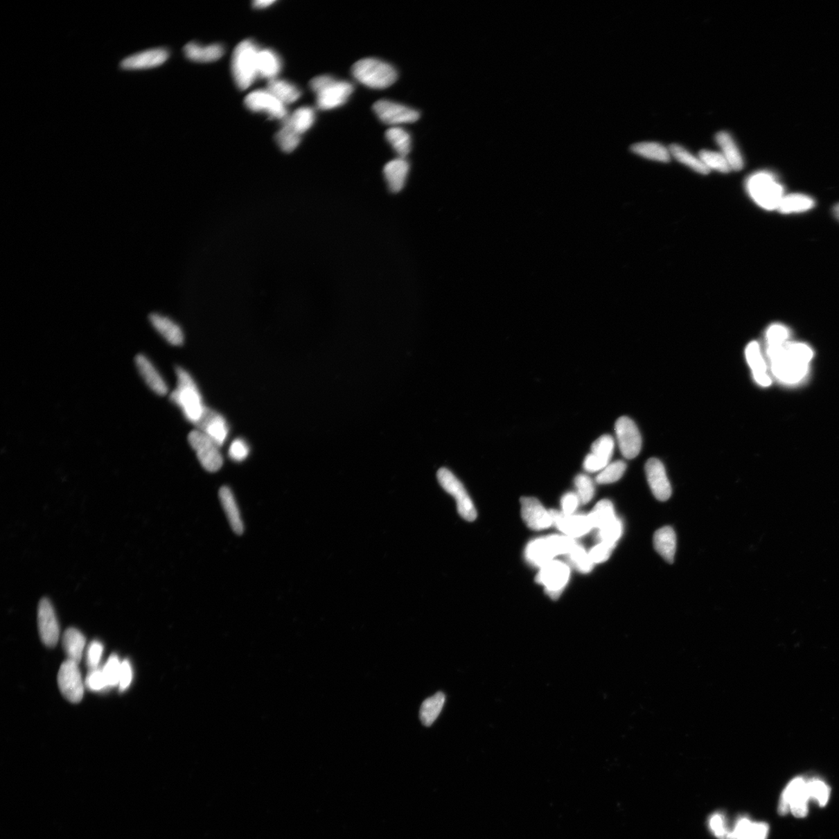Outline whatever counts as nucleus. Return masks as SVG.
<instances>
[{"label":"nucleus","instance_id":"1","mask_svg":"<svg viewBox=\"0 0 839 839\" xmlns=\"http://www.w3.org/2000/svg\"><path fill=\"white\" fill-rule=\"evenodd\" d=\"M767 356L774 376L781 382L794 385L808 374L813 353L809 345L787 342L782 345L767 346Z\"/></svg>","mask_w":839,"mask_h":839},{"label":"nucleus","instance_id":"2","mask_svg":"<svg viewBox=\"0 0 839 839\" xmlns=\"http://www.w3.org/2000/svg\"><path fill=\"white\" fill-rule=\"evenodd\" d=\"M177 387L170 395V400L182 409L186 419L196 425L206 407L193 378L181 367L176 369Z\"/></svg>","mask_w":839,"mask_h":839},{"label":"nucleus","instance_id":"3","mask_svg":"<svg viewBox=\"0 0 839 839\" xmlns=\"http://www.w3.org/2000/svg\"><path fill=\"white\" fill-rule=\"evenodd\" d=\"M310 88L317 95V106L324 111L332 110L347 103L355 89L351 82L328 75L313 78L310 81Z\"/></svg>","mask_w":839,"mask_h":839},{"label":"nucleus","instance_id":"4","mask_svg":"<svg viewBox=\"0 0 839 839\" xmlns=\"http://www.w3.org/2000/svg\"><path fill=\"white\" fill-rule=\"evenodd\" d=\"M748 193L762 209L777 210L784 197V188L776 177L768 171L755 173L746 182Z\"/></svg>","mask_w":839,"mask_h":839},{"label":"nucleus","instance_id":"5","mask_svg":"<svg viewBox=\"0 0 839 839\" xmlns=\"http://www.w3.org/2000/svg\"><path fill=\"white\" fill-rule=\"evenodd\" d=\"M351 73L364 86L376 89L391 87L398 78V73L392 65L374 58L356 62L351 68Z\"/></svg>","mask_w":839,"mask_h":839},{"label":"nucleus","instance_id":"6","mask_svg":"<svg viewBox=\"0 0 839 839\" xmlns=\"http://www.w3.org/2000/svg\"><path fill=\"white\" fill-rule=\"evenodd\" d=\"M259 49L252 40L240 42L234 50L232 57V73L236 85L245 89L253 85L258 76V55Z\"/></svg>","mask_w":839,"mask_h":839},{"label":"nucleus","instance_id":"7","mask_svg":"<svg viewBox=\"0 0 839 839\" xmlns=\"http://www.w3.org/2000/svg\"><path fill=\"white\" fill-rule=\"evenodd\" d=\"M576 542L567 536H550L540 538L528 544L525 549L527 560L540 568L554 560L556 556L568 554Z\"/></svg>","mask_w":839,"mask_h":839},{"label":"nucleus","instance_id":"8","mask_svg":"<svg viewBox=\"0 0 839 839\" xmlns=\"http://www.w3.org/2000/svg\"><path fill=\"white\" fill-rule=\"evenodd\" d=\"M809 800L806 780L803 777L794 778L780 797L778 812L780 815L791 812L794 817L804 818L809 815Z\"/></svg>","mask_w":839,"mask_h":839},{"label":"nucleus","instance_id":"9","mask_svg":"<svg viewBox=\"0 0 839 839\" xmlns=\"http://www.w3.org/2000/svg\"><path fill=\"white\" fill-rule=\"evenodd\" d=\"M437 478L441 488L456 499L460 516L468 522L475 520L477 517L475 506L457 477L450 470L441 468L438 471Z\"/></svg>","mask_w":839,"mask_h":839},{"label":"nucleus","instance_id":"10","mask_svg":"<svg viewBox=\"0 0 839 839\" xmlns=\"http://www.w3.org/2000/svg\"><path fill=\"white\" fill-rule=\"evenodd\" d=\"M188 443L196 452L197 457L204 470L215 473L222 468L223 458L220 446L206 434L200 430L191 432L188 435Z\"/></svg>","mask_w":839,"mask_h":839},{"label":"nucleus","instance_id":"11","mask_svg":"<svg viewBox=\"0 0 839 839\" xmlns=\"http://www.w3.org/2000/svg\"><path fill=\"white\" fill-rule=\"evenodd\" d=\"M569 568L565 563L552 560L540 568L536 581L545 587L550 598L558 599L569 579Z\"/></svg>","mask_w":839,"mask_h":839},{"label":"nucleus","instance_id":"12","mask_svg":"<svg viewBox=\"0 0 839 839\" xmlns=\"http://www.w3.org/2000/svg\"><path fill=\"white\" fill-rule=\"evenodd\" d=\"M79 664L67 660L64 662L58 673V685L62 695L72 703H78L85 695V685H83Z\"/></svg>","mask_w":839,"mask_h":839},{"label":"nucleus","instance_id":"13","mask_svg":"<svg viewBox=\"0 0 839 839\" xmlns=\"http://www.w3.org/2000/svg\"><path fill=\"white\" fill-rule=\"evenodd\" d=\"M373 111L382 123L394 125L416 123L420 113L414 109L387 100L376 102Z\"/></svg>","mask_w":839,"mask_h":839},{"label":"nucleus","instance_id":"14","mask_svg":"<svg viewBox=\"0 0 839 839\" xmlns=\"http://www.w3.org/2000/svg\"><path fill=\"white\" fill-rule=\"evenodd\" d=\"M616 434L621 452L626 459H632L642 450V439L635 423L627 417H621L616 423Z\"/></svg>","mask_w":839,"mask_h":839},{"label":"nucleus","instance_id":"15","mask_svg":"<svg viewBox=\"0 0 839 839\" xmlns=\"http://www.w3.org/2000/svg\"><path fill=\"white\" fill-rule=\"evenodd\" d=\"M37 626L42 643L48 648H54L60 636V624L54 607L46 598L42 599L38 605Z\"/></svg>","mask_w":839,"mask_h":839},{"label":"nucleus","instance_id":"16","mask_svg":"<svg viewBox=\"0 0 839 839\" xmlns=\"http://www.w3.org/2000/svg\"><path fill=\"white\" fill-rule=\"evenodd\" d=\"M246 107L254 112H263L269 117L276 119L287 118L285 105L266 89H258L248 94L245 98Z\"/></svg>","mask_w":839,"mask_h":839},{"label":"nucleus","instance_id":"17","mask_svg":"<svg viewBox=\"0 0 839 839\" xmlns=\"http://www.w3.org/2000/svg\"><path fill=\"white\" fill-rule=\"evenodd\" d=\"M198 430L206 434L220 447L227 439L229 427L225 418L220 413L206 407L200 421L195 425Z\"/></svg>","mask_w":839,"mask_h":839},{"label":"nucleus","instance_id":"18","mask_svg":"<svg viewBox=\"0 0 839 839\" xmlns=\"http://www.w3.org/2000/svg\"><path fill=\"white\" fill-rule=\"evenodd\" d=\"M549 512L555 527L572 539L585 536L593 529L588 515H568L555 510H551Z\"/></svg>","mask_w":839,"mask_h":839},{"label":"nucleus","instance_id":"19","mask_svg":"<svg viewBox=\"0 0 839 839\" xmlns=\"http://www.w3.org/2000/svg\"><path fill=\"white\" fill-rule=\"evenodd\" d=\"M521 505L523 520L530 529L540 531L554 524L550 512L536 498L522 497Z\"/></svg>","mask_w":839,"mask_h":839},{"label":"nucleus","instance_id":"20","mask_svg":"<svg viewBox=\"0 0 839 839\" xmlns=\"http://www.w3.org/2000/svg\"><path fill=\"white\" fill-rule=\"evenodd\" d=\"M646 475L653 495L661 502L667 501L671 488L664 465L657 459H651L645 466Z\"/></svg>","mask_w":839,"mask_h":839},{"label":"nucleus","instance_id":"21","mask_svg":"<svg viewBox=\"0 0 839 839\" xmlns=\"http://www.w3.org/2000/svg\"><path fill=\"white\" fill-rule=\"evenodd\" d=\"M168 51L165 48H153L144 51L129 57L121 62L125 69H145L161 66L169 58Z\"/></svg>","mask_w":839,"mask_h":839},{"label":"nucleus","instance_id":"22","mask_svg":"<svg viewBox=\"0 0 839 839\" xmlns=\"http://www.w3.org/2000/svg\"><path fill=\"white\" fill-rule=\"evenodd\" d=\"M745 356L748 366L752 371L755 382L761 387L770 386L772 380L768 375L766 364L762 357L759 344L757 342L748 344L745 350Z\"/></svg>","mask_w":839,"mask_h":839},{"label":"nucleus","instance_id":"23","mask_svg":"<svg viewBox=\"0 0 839 839\" xmlns=\"http://www.w3.org/2000/svg\"><path fill=\"white\" fill-rule=\"evenodd\" d=\"M409 171V164L405 158L398 157L386 164L383 174L390 191L398 193L405 187Z\"/></svg>","mask_w":839,"mask_h":839},{"label":"nucleus","instance_id":"24","mask_svg":"<svg viewBox=\"0 0 839 839\" xmlns=\"http://www.w3.org/2000/svg\"><path fill=\"white\" fill-rule=\"evenodd\" d=\"M136 363L139 373L148 387L159 396L168 392V385L152 363L143 355H139Z\"/></svg>","mask_w":839,"mask_h":839},{"label":"nucleus","instance_id":"25","mask_svg":"<svg viewBox=\"0 0 839 839\" xmlns=\"http://www.w3.org/2000/svg\"><path fill=\"white\" fill-rule=\"evenodd\" d=\"M186 57L191 61L197 62H211L221 59L225 48L220 44H213L203 46L196 42L186 44L184 48Z\"/></svg>","mask_w":839,"mask_h":839},{"label":"nucleus","instance_id":"26","mask_svg":"<svg viewBox=\"0 0 839 839\" xmlns=\"http://www.w3.org/2000/svg\"><path fill=\"white\" fill-rule=\"evenodd\" d=\"M150 320L154 328L166 341L174 346H181L184 342V335L181 326L168 317L152 313Z\"/></svg>","mask_w":839,"mask_h":839},{"label":"nucleus","instance_id":"27","mask_svg":"<svg viewBox=\"0 0 839 839\" xmlns=\"http://www.w3.org/2000/svg\"><path fill=\"white\" fill-rule=\"evenodd\" d=\"M219 495L230 527L236 534L241 535L245 530V527H243L238 505L236 502L232 491L227 486H223L220 491Z\"/></svg>","mask_w":839,"mask_h":839},{"label":"nucleus","instance_id":"28","mask_svg":"<svg viewBox=\"0 0 839 839\" xmlns=\"http://www.w3.org/2000/svg\"><path fill=\"white\" fill-rule=\"evenodd\" d=\"M283 69L279 55L271 49H260L258 55V73L260 78L269 80L276 79Z\"/></svg>","mask_w":839,"mask_h":839},{"label":"nucleus","instance_id":"29","mask_svg":"<svg viewBox=\"0 0 839 839\" xmlns=\"http://www.w3.org/2000/svg\"><path fill=\"white\" fill-rule=\"evenodd\" d=\"M86 646V638L76 628H69L63 634L62 646L67 660L79 664Z\"/></svg>","mask_w":839,"mask_h":839},{"label":"nucleus","instance_id":"30","mask_svg":"<svg viewBox=\"0 0 839 839\" xmlns=\"http://www.w3.org/2000/svg\"><path fill=\"white\" fill-rule=\"evenodd\" d=\"M716 141L721 149V153L727 159L732 170L739 171L744 166V160L731 134L726 132L716 134Z\"/></svg>","mask_w":839,"mask_h":839},{"label":"nucleus","instance_id":"31","mask_svg":"<svg viewBox=\"0 0 839 839\" xmlns=\"http://www.w3.org/2000/svg\"><path fill=\"white\" fill-rule=\"evenodd\" d=\"M654 545L657 552L669 563L674 562L676 552V536L671 527L658 529L654 536Z\"/></svg>","mask_w":839,"mask_h":839},{"label":"nucleus","instance_id":"32","mask_svg":"<svg viewBox=\"0 0 839 839\" xmlns=\"http://www.w3.org/2000/svg\"><path fill=\"white\" fill-rule=\"evenodd\" d=\"M267 89L275 98L283 102L284 105L294 103L302 95V92H301L298 87L289 81L283 80L274 79L269 80Z\"/></svg>","mask_w":839,"mask_h":839},{"label":"nucleus","instance_id":"33","mask_svg":"<svg viewBox=\"0 0 839 839\" xmlns=\"http://www.w3.org/2000/svg\"><path fill=\"white\" fill-rule=\"evenodd\" d=\"M815 206V202L809 195L791 194L784 195L777 211L783 214L805 213Z\"/></svg>","mask_w":839,"mask_h":839},{"label":"nucleus","instance_id":"34","mask_svg":"<svg viewBox=\"0 0 839 839\" xmlns=\"http://www.w3.org/2000/svg\"><path fill=\"white\" fill-rule=\"evenodd\" d=\"M445 702V696L441 691H439L423 702L420 709V719L423 725L426 727L433 725L443 710Z\"/></svg>","mask_w":839,"mask_h":839},{"label":"nucleus","instance_id":"35","mask_svg":"<svg viewBox=\"0 0 839 839\" xmlns=\"http://www.w3.org/2000/svg\"><path fill=\"white\" fill-rule=\"evenodd\" d=\"M316 114L315 109L310 107H303L297 109L291 116L284 119V123L290 126L298 134H302L308 131L315 124Z\"/></svg>","mask_w":839,"mask_h":839},{"label":"nucleus","instance_id":"36","mask_svg":"<svg viewBox=\"0 0 839 839\" xmlns=\"http://www.w3.org/2000/svg\"><path fill=\"white\" fill-rule=\"evenodd\" d=\"M386 139L396 154L405 158L412 151L411 134L400 127H392L386 132Z\"/></svg>","mask_w":839,"mask_h":839},{"label":"nucleus","instance_id":"37","mask_svg":"<svg viewBox=\"0 0 839 839\" xmlns=\"http://www.w3.org/2000/svg\"><path fill=\"white\" fill-rule=\"evenodd\" d=\"M631 150L636 154L655 161L668 163L671 158L669 150L657 143H639L631 147Z\"/></svg>","mask_w":839,"mask_h":839},{"label":"nucleus","instance_id":"38","mask_svg":"<svg viewBox=\"0 0 839 839\" xmlns=\"http://www.w3.org/2000/svg\"><path fill=\"white\" fill-rule=\"evenodd\" d=\"M669 151L671 155L678 160V162L687 166L691 170L699 173L701 175H708L710 170L704 164L700 157H696L691 154L684 147L673 144L670 146Z\"/></svg>","mask_w":839,"mask_h":839},{"label":"nucleus","instance_id":"39","mask_svg":"<svg viewBox=\"0 0 839 839\" xmlns=\"http://www.w3.org/2000/svg\"><path fill=\"white\" fill-rule=\"evenodd\" d=\"M593 529H600L617 518L613 504L608 500L599 502L588 515Z\"/></svg>","mask_w":839,"mask_h":839},{"label":"nucleus","instance_id":"40","mask_svg":"<svg viewBox=\"0 0 839 839\" xmlns=\"http://www.w3.org/2000/svg\"><path fill=\"white\" fill-rule=\"evenodd\" d=\"M709 829L717 839H732V824L723 812H715L708 819Z\"/></svg>","mask_w":839,"mask_h":839},{"label":"nucleus","instance_id":"41","mask_svg":"<svg viewBox=\"0 0 839 839\" xmlns=\"http://www.w3.org/2000/svg\"><path fill=\"white\" fill-rule=\"evenodd\" d=\"M615 448V441L610 435L601 436L592 445V454L605 466L610 464Z\"/></svg>","mask_w":839,"mask_h":839},{"label":"nucleus","instance_id":"42","mask_svg":"<svg viewBox=\"0 0 839 839\" xmlns=\"http://www.w3.org/2000/svg\"><path fill=\"white\" fill-rule=\"evenodd\" d=\"M810 800H815L820 806L827 805L830 796L831 788L823 780L813 778L806 780Z\"/></svg>","mask_w":839,"mask_h":839},{"label":"nucleus","instance_id":"43","mask_svg":"<svg viewBox=\"0 0 839 839\" xmlns=\"http://www.w3.org/2000/svg\"><path fill=\"white\" fill-rule=\"evenodd\" d=\"M275 139L281 150L285 152H292L297 148L301 142V136L291 129L290 126L283 124L278 132Z\"/></svg>","mask_w":839,"mask_h":839},{"label":"nucleus","instance_id":"44","mask_svg":"<svg viewBox=\"0 0 839 839\" xmlns=\"http://www.w3.org/2000/svg\"><path fill=\"white\" fill-rule=\"evenodd\" d=\"M567 555L573 566L577 568L580 572L586 574L592 572L594 563L589 554L580 544L576 543Z\"/></svg>","mask_w":839,"mask_h":839},{"label":"nucleus","instance_id":"45","mask_svg":"<svg viewBox=\"0 0 839 839\" xmlns=\"http://www.w3.org/2000/svg\"><path fill=\"white\" fill-rule=\"evenodd\" d=\"M699 157L709 170H715L725 174L732 170L731 166L721 152L702 150Z\"/></svg>","mask_w":839,"mask_h":839},{"label":"nucleus","instance_id":"46","mask_svg":"<svg viewBox=\"0 0 839 839\" xmlns=\"http://www.w3.org/2000/svg\"><path fill=\"white\" fill-rule=\"evenodd\" d=\"M626 469V465L623 461H617V462L610 463L599 472L597 477V482L600 484L617 482L624 476Z\"/></svg>","mask_w":839,"mask_h":839},{"label":"nucleus","instance_id":"47","mask_svg":"<svg viewBox=\"0 0 839 839\" xmlns=\"http://www.w3.org/2000/svg\"><path fill=\"white\" fill-rule=\"evenodd\" d=\"M623 534V523L617 517L614 520L608 523L599 529V537L601 542L617 546V542Z\"/></svg>","mask_w":839,"mask_h":839},{"label":"nucleus","instance_id":"48","mask_svg":"<svg viewBox=\"0 0 839 839\" xmlns=\"http://www.w3.org/2000/svg\"><path fill=\"white\" fill-rule=\"evenodd\" d=\"M121 667V662H120L119 657L116 655H113L108 658L103 669H102L108 688L118 687Z\"/></svg>","mask_w":839,"mask_h":839},{"label":"nucleus","instance_id":"49","mask_svg":"<svg viewBox=\"0 0 839 839\" xmlns=\"http://www.w3.org/2000/svg\"><path fill=\"white\" fill-rule=\"evenodd\" d=\"M574 484L581 503L585 504L591 502L594 494V486L591 478L585 474H580L575 478Z\"/></svg>","mask_w":839,"mask_h":839},{"label":"nucleus","instance_id":"50","mask_svg":"<svg viewBox=\"0 0 839 839\" xmlns=\"http://www.w3.org/2000/svg\"><path fill=\"white\" fill-rule=\"evenodd\" d=\"M789 330L782 324H773L766 331L767 346H779L788 342Z\"/></svg>","mask_w":839,"mask_h":839},{"label":"nucleus","instance_id":"51","mask_svg":"<svg viewBox=\"0 0 839 839\" xmlns=\"http://www.w3.org/2000/svg\"><path fill=\"white\" fill-rule=\"evenodd\" d=\"M249 454V447L245 440L237 439L234 440L229 447V458L235 461V462H242L245 460Z\"/></svg>","mask_w":839,"mask_h":839},{"label":"nucleus","instance_id":"52","mask_svg":"<svg viewBox=\"0 0 839 839\" xmlns=\"http://www.w3.org/2000/svg\"><path fill=\"white\" fill-rule=\"evenodd\" d=\"M103 652L104 646L100 642H93L89 644L87 651V664L89 669H98Z\"/></svg>","mask_w":839,"mask_h":839},{"label":"nucleus","instance_id":"53","mask_svg":"<svg viewBox=\"0 0 839 839\" xmlns=\"http://www.w3.org/2000/svg\"><path fill=\"white\" fill-rule=\"evenodd\" d=\"M86 687L91 691H100L108 688L103 671L91 670L86 678Z\"/></svg>","mask_w":839,"mask_h":839},{"label":"nucleus","instance_id":"54","mask_svg":"<svg viewBox=\"0 0 839 839\" xmlns=\"http://www.w3.org/2000/svg\"><path fill=\"white\" fill-rule=\"evenodd\" d=\"M615 547L616 546L611 545V544L600 542L588 554L594 563H601L610 558Z\"/></svg>","mask_w":839,"mask_h":839},{"label":"nucleus","instance_id":"55","mask_svg":"<svg viewBox=\"0 0 839 839\" xmlns=\"http://www.w3.org/2000/svg\"><path fill=\"white\" fill-rule=\"evenodd\" d=\"M132 665L127 660H125L121 662L120 680H119V690L121 691H125L130 687L132 681Z\"/></svg>","mask_w":839,"mask_h":839},{"label":"nucleus","instance_id":"56","mask_svg":"<svg viewBox=\"0 0 839 839\" xmlns=\"http://www.w3.org/2000/svg\"><path fill=\"white\" fill-rule=\"evenodd\" d=\"M770 826L766 822H753L744 839H767Z\"/></svg>","mask_w":839,"mask_h":839},{"label":"nucleus","instance_id":"57","mask_svg":"<svg viewBox=\"0 0 839 839\" xmlns=\"http://www.w3.org/2000/svg\"><path fill=\"white\" fill-rule=\"evenodd\" d=\"M580 503L578 495H575L574 493H568L561 500L563 513L568 515H573Z\"/></svg>","mask_w":839,"mask_h":839},{"label":"nucleus","instance_id":"58","mask_svg":"<svg viewBox=\"0 0 839 839\" xmlns=\"http://www.w3.org/2000/svg\"><path fill=\"white\" fill-rule=\"evenodd\" d=\"M274 3L275 2L272 1V0H259V1L254 2V6L255 8L263 9L268 8V6H270Z\"/></svg>","mask_w":839,"mask_h":839},{"label":"nucleus","instance_id":"59","mask_svg":"<svg viewBox=\"0 0 839 839\" xmlns=\"http://www.w3.org/2000/svg\"><path fill=\"white\" fill-rule=\"evenodd\" d=\"M833 214L836 217V219L839 220V203L836 204L833 209Z\"/></svg>","mask_w":839,"mask_h":839}]
</instances>
